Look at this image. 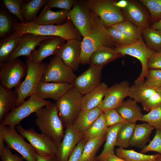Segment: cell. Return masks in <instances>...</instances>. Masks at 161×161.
<instances>
[{
  "label": "cell",
  "mask_w": 161,
  "mask_h": 161,
  "mask_svg": "<svg viewBox=\"0 0 161 161\" xmlns=\"http://www.w3.org/2000/svg\"><path fill=\"white\" fill-rule=\"evenodd\" d=\"M111 27L116 29L129 38L136 41L142 38L143 30L126 20Z\"/></svg>",
  "instance_id": "39"
},
{
  "label": "cell",
  "mask_w": 161,
  "mask_h": 161,
  "mask_svg": "<svg viewBox=\"0 0 161 161\" xmlns=\"http://www.w3.org/2000/svg\"><path fill=\"white\" fill-rule=\"evenodd\" d=\"M48 0H31L26 1L21 6L22 15L25 23L33 21L38 16V13L42 8L45 6Z\"/></svg>",
  "instance_id": "30"
},
{
  "label": "cell",
  "mask_w": 161,
  "mask_h": 161,
  "mask_svg": "<svg viewBox=\"0 0 161 161\" xmlns=\"http://www.w3.org/2000/svg\"><path fill=\"white\" fill-rule=\"evenodd\" d=\"M108 88V85L105 83H101L93 90L83 95L81 101V110L98 107L103 101Z\"/></svg>",
  "instance_id": "25"
},
{
  "label": "cell",
  "mask_w": 161,
  "mask_h": 161,
  "mask_svg": "<svg viewBox=\"0 0 161 161\" xmlns=\"http://www.w3.org/2000/svg\"><path fill=\"white\" fill-rule=\"evenodd\" d=\"M114 49L123 56L129 55L137 58L140 61L142 65V71L139 76L134 81V84L137 85L144 81L148 69L147 67L148 60L155 52L147 46L142 37L130 44L116 46Z\"/></svg>",
  "instance_id": "9"
},
{
  "label": "cell",
  "mask_w": 161,
  "mask_h": 161,
  "mask_svg": "<svg viewBox=\"0 0 161 161\" xmlns=\"http://www.w3.org/2000/svg\"><path fill=\"white\" fill-rule=\"evenodd\" d=\"M0 157L1 161H23L24 159L16 153L13 154L10 149L7 146L0 148Z\"/></svg>",
  "instance_id": "49"
},
{
  "label": "cell",
  "mask_w": 161,
  "mask_h": 161,
  "mask_svg": "<svg viewBox=\"0 0 161 161\" xmlns=\"http://www.w3.org/2000/svg\"><path fill=\"white\" fill-rule=\"evenodd\" d=\"M151 151L161 154V129H156L155 134L149 144L142 149L140 152L145 154Z\"/></svg>",
  "instance_id": "44"
},
{
  "label": "cell",
  "mask_w": 161,
  "mask_h": 161,
  "mask_svg": "<svg viewBox=\"0 0 161 161\" xmlns=\"http://www.w3.org/2000/svg\"><path fill=\"white\" fill-rule=\"evenodd\" d=\"M154 129L148 123L136 124L131 140V146L143 148L149 141L150 135Z\"/></svg>",
  "instance_id": "28"
},
{
  "label": "cell",
  "mask_w": 161,
  "mask_h": 161,
  "mask_svg": "<svg viewBox=\"0 0 161 161\" xmlns=\"http://www.w3.org/2000/svg\"><path fill=\"white\" fill-rule=\"evenodd\" d=\"M76 1L75 0H48L45 6L50 9L56 7L69 11Z\"/></svg>",
  "instance_id": "47"
},
{
  "label": "cell",
  "mask_w": 161,
  "mask_h": 161,
  "mask_svg": "<svg viewBox=\"0 0 161 161\" xmlns=\"http://www.w3.org/2000/svg\"><path fill=\"white\" fill-rule=\"evenodd\" d=\"M130 86L129 82L123 80L108 87L104 99L98 107L103 112L117 109L124 99L129 96Z\"/></svg>",
  "instance_id": "14"
},
{
  "label": "cell",
  "mask_w": 161,
  "mask_h": 161,
  "mask_svg": "<svg viewBox=\"0 0 161 161\" xmlns=\"http://www.w3.org/2000/svg\"><path fill=\"white\" fill-rule=\"evenodd\" d=\"M35 157L37 161H56L55 156L43 157L40 155L36 152L35 154Z\"/></svg>",
  "instance_id": "53"
},
{
  "label": "cell",
  "mask_w": 161,
  "mask_h": 161,
  "mask_svg": "<svg viewBox=\"0 0 161 161\" xmlns=\"http://www.w3.org/2000/svg\"><path fill=\"white\" fill-rule=\"evenodd\" d=\"M128 1L126 7L121 9L126 19L142 30L150 27V16L143 6L136 1Z\"/></svg>",
  "instance_id": "18"
},
{
  "label": "cell",
  "mask_w": 161,
  "mask_h": 161,
  "mask_svg": "<svg viewBox=\"0 0 161 161\" xmlns=\"http://www.w3.org/2000/svg\"><path fill=\"white\" fill-rule=\"evenodd\" d=\"M26 63L27 70L25 79L15 89L18 95L16 107L21 105L27 97L35 94L48 64V63L42 62L35 63L27 58H26Z\"/></svg>",
  "instance_id": "4"
},
{
  "label": "cell",
  "mask_w": 161,
  "mask_h": 161,
  "mask_svg": "<svg viewBox=\"0 0 161 161\" xmlns=\"http://www.w3.org/2000/svg\"><path fill=\"white\" fill-rule=\"evenodd\" d=\"M77 77L73 69L66 66L59 57L54 56L48 63L41 81L74 84Z\"/></svg>",
  "instance_id": "12"
},
{
  "label": "cell",
  "mask_w": 161,
  "mask_h": 161,
  "mask_svg": "<svg viewBox=\"0 0 161 161\" xmlns=\"http://www.w3.org/2000/svg\"><path fill=\"white\" fill-rule=\"evenodd\" d=\"M123 56L117 52L114 48L102 47L92 54L90 58L89 64L103 68L109 63Z\"/></svg>",
  "instance_id": "23"
},
{
  "label": "cell",
  "mask_w": 161,
  "mask_h": 161,
  "mask_svg": "<svg viewBox=\"0 0 161 161\" xmlns=\"http://www.w3.org/2000/svg\"><path fill=\"white\" fill-rule=\"evenodd\" d=\"M103 112L98 107L81 110L72 125L73 130L77 133L84 134Z\"/></svg>",
  "instance_id": "22"
},
{
  "label": "cell",
  "mask_w": 161,
  "mask_h": 161,
  "mask_svg": "<svg viewBox=\"0 0 161 161\" xmlns=\"http://www.w3.org/2000/svg\"><path fill=\"white\" fill-rule=\"evenodd\" d=\"M81 41L76 40L66 41L54 55L60 58L66 66L73 71L76 70L80 64Z\"/></svg>",
  "instance_id": "15"
},
{
  "label": "cell",
  "mask_w": 161,
  "mask_h": 161,
  "mask_svg": "<svg viewBox=\"0 0 161 161\" xmlns=\"http://www.w3.org/2000/svg\"><path fill=\"white\" fill-rule=\"evenodd\" d=\"M108 126L103 112L90 127L83 134V139L87 142L91 139L106 135Z\"/></svg>",
  "instance_id": "31"
},
{
  "label": "cell",
  "mask_w": 161,
  "mask_h": 161,
  "mask_svg": "<svg viewBox=\"0 0 161 161\" xmlns=\"http://www.w3.org/2000/svg\"><path fill=\"white\" fill-rule=\"evenodd\" d=\"M113 0L81 1L95 15L100 19L106 28L126 20L121 10Z\"/></svg>",
  "instance_id": "5"
},
{
  "label": "cell",
  "mask_w": 161,
  "mask_h": 161,
  "mask_svg": "<svg viewBox=\"0 0 161 161\" xmlns=\"http://www.w3.org/2000/svg\"><path fill=\"white\" fill-rule=\"evenodd\" d=\"M146 122L156 129H161V104L145 114L140 120Z\"/></svg>",
  "instance_id": "41"
},
{
  "label": "cell",
  "mask_w": 161,
  "mask_h": 161,
  "mask_svg": "<svg viewBox=\"0 0 161 161\" xmlns=\"http://www.w3.org/2000/svg\"><path fill=\"white\" fill-rule=\"evenodd\" d=\"M68 12L64 10L53 11L45 6L39 15L33 21L40 25L62 24L68 20L67 17Z\"/></svg>",
  "instance_id": "26"
},
{
  "label": "cell",
  "mask_w": 161,
  "mask_h": 161,
  "mask_svg": "<svg viewBox=\"0 0 161 161\" xmlns=\"http://www.w3.org/2000/svg\"><path fill=\"white\" fill-rule=\"evenodd\" d=\"M148 10L152 24L161 19V0H140Z\"/></svg>",
  "instance_id": "40"
},
{
  "label": "cell",
  "mask_w": 161,
  "mask_h": 161,
  "mask_svg": "<svg viewBox=\"0 0 161 161\" xmlns=\"http://www.w3.org/2000/svg\"><path fill=\"white\" fill-rule=\"evenodd\" d=\"M148 69H161V50L155 52L148 58L147 63Z\"/></svg>",
  "instance_id": "50"
},
{
  "label": "cell",
  "mask_w": 161,
  "mask_h": 161,
  "mask_svg": "<svg viewBox=\"0 0 161 161\" xmlns=\"http://www.w3.org/2000/svg\"><path fill=\"white\" fill-rule=\"evenodd\" d=\"M156 92L154 88L148 86L144 81L139 84H134L130 86L129 97L137 103H142Z\"/></svg>",
  "instance_id": "33"
},
{
  "label": "cell",
  "mask_w": 161,
  "mask_h": 161,
  "mask_svg": "<svg viewBox=\"0 0 161 161\" xmlns=\"http://www.w3.org/2000/svg\"><path fill=\"white\" fill-rule=\"evenodd\" d=\"M27 70L26 63L18 58L0 64V84L10 89L17 87L25 77Z\"/></svg>",
  "instance_id": "11"
},
{
  "label": "cell",
  "mask_w": 161,
  "mask_h": 161,
  "mask_svg": "<svg viewBox=\"0 0 161 161\" xmlns=\"http://www.w3.org/2000/svg\"><path fill=\"white\" fill-rule=\"evenodd\" d=\"M106 28L116 46H126L130 44L137 41L129 38L122 32L112 27Z\"/></svg>",
  "instance_id": "43"
},
{
  "label": "cell",
  "mask_w": 161,
  "mask_h": 161,
  "mask_svg": "<svg viewBox=\"0 0 161 161\" xmlns=\"http://www.w3.org/2000/svg\"><path fill=\"white\" fill-rule=\"evenodd\" d=\"M115 154L126 161H155L161 154L147 155L133 150H126L119 147L116 149Z\"/></svg>",
  "instance_id": "34"
},
{
  "label": "cell",
  "mask_w": 161,
  "mask_h": 161,
  "mask_svg": "<svg viewBox=\"0 0 161 161\" xmlns=\"http://www.w3.org/2000/svg\"><path fill=\"white\" fill-rule=\"evenodd\" d=\"M104 113L108 127L118 123L125 122L116 109L109 110L104 112Z\"/></svg>",
  "instance_id": "46"
},
{
  "label": "cell",
  "mask_w": 161,
  "mask_h": 161,
  "mask_svg": "<svg viewBox=\"0 0 161 161\" xmlns=\"http://www.w3.org/2000/svg\"><path fill=\"white\" fill-rule=\"evenodd\" d=\"M128 4V0H120L116 1L115 3V5L121 9L125 8Z\"/></svg>",
  "instance_id": "54"
},
{
  "label": "cell",
  "mask_w": 161,
  "mask_h": 161,
  "mask_svg": "<svg viewBox=\"0 0 161 161\" xmlns=\"http://www.w3.org/2000/svg\"><path fill=\"white\" fill-rule=\"evenodd\" d=\"M124 123H118L108 127L106 134V142L103 149L100 154L97 156V157H100L107 154H115L114 148L116 145L117 134Z\"/></svg>",
  "instance_id": "35"
},
{
  "label": "cell",
  "mask_w": 161,
  "mask_h": 161,
  "mask_svg": "<svg viewBox=\"0 0 161 161\" xmlns=\"http://www.w3.org/2000/svg\"><path fill=\"white\" fill-rule=\"evenodd\" d=\"M74 86L73 84L67 83L41 81L35 94L43 99L51 98L56 101Z\"/></svg>",
  "instance_id": "20"
},
{
  "label": "cell",
  "mask_w": 161,
  "mask_h": 161,
  "mask_svg": "<svg viewBox=\"0 0 161 161\" xmlns=\"http://www.w3.org/2000/svg\"><path fill=\"white\" fill-rule=\"evenodd\" d=\"M156 91L159 93L161 96V87L158 88L154 89Z\"/></svg>",
  "instance_id": "56"
},
{
  "label": "cell",
  "mask_w": 161,
  "mask_h": 161,
  "mask_svg": "<svg viewBox=\"0 0 161 161\" xmlns=\"http://www.w3.org/2000/svg\"><path fill=\"white\" fill-rule=\"evenodd\" d=\"M13 27L14 32L20 35L31 33L44 36L59 37L66 41L76 40L82 41L83 37L72 21L68 20L60 25H40L34 21L29 23L14 22Z\"/></svg>",
  "instance_id": "1"
},
{
  "label": "cell",
  "mask_w": 161,
  "mask_h": 161,
  "mask_svg": "<svg viewBox=\"0 0 161 161\" xmlns=\"http://www.w3.org/2000/svg\"><path fill=\"white\" fill-rule=\"evenodd\" d=\"M145 83L156 89L161 87V69H148Z\"/></svg>",
  "instance_id": "45"
},
{
  "label": "cell",
  "mask_w": 161,
  "mask_h": 161,
  "mask_svg": "<svg viewBox=\"0 0 161 161\" xmlns=\"http://www.w3.org/2000/svg\"><path fill=\"white\" fill-rule=\"evenodd\" d=\"M96 160L98 161H126L124 159L117 156L115 154H105L99 157L96 156Z\"/></svg>",
  "instance_id": "52"
},
{
  "label": "cell",
  "mask_w": 161,
  "mask_h": 161,
  "mask_svg": "<svg viewBox=\"0 0 161 161\" xmlns=\"http://www.w3.org/2000/svg\"><path fill=\"white\" fill-rule=\"evenodd\" d=\"M102 68L90 65L89 68L77 77L74 86L84 95L97 87L100 83Z\"/></svg>",
  "instance_id": "16"
},
{
  "label": "cell",
  "mask_w": 161,
  "mask_h": 161,
  "mask_svg": "<svg viewBox=\"0 0 161 161\" xmlns=\"http://www.w3.org/2000/svg\"><path fill=\"white\" fill-rule=\"evenodd\" d=\"M116 109L126 123H136L143 115L141 108L131 98L123 101Z\"/></svg>",
  "instance_id": "24"
},
{
  "label": "cell",
  "mask_w": 161,
  "mask_h": 161,
  "mask_svg": "<svg viewBox=\"0 0 161 161\" xmlns=\"http://www.w3.org/2000/svg\"><path fill=\"white\" fill-rule=\"evenodd\" d=\"M18 21L17 18L10 13L7 10L2 7L0 9V39L14 32L13 27L14 22Z\"/></svg>",
  "instance_id": "36"
},
{
  "label": "cell",
  "mask_w": 161,
  "mask_h": 161,
  "mask_svg": "<svg viewBox=\"0 0 161 161\" xmlns=\"http://www.w3.org/2000/svg\"><path fill=\"white\" fill-rule=\"evenodd\" d=\"M26 0H3L4 7L11 13L15 16L20 23H25L22 14L21 6Z\"/></svg>",
  "instance_id": "42"
},
{
  "label": "cell",
  "mask_w": 161,
  "mask_h": 161,
  "mask_svg": "<svg viewBox=\"0 0 161 161\" xmlns=\"http://www.w3.org/2000/svg\"><path fill=\"white\" fill-rule=\"evenodd\" d=\"M155 161H161V154L156 159Z\"/></svg>",
  "instance_id": "57"
},
{
  "label": "cell",
  "mask_w": 161,
  "mask_h": 161,
  "mask_svg": "<svg viewBox=\"0 0 161 161\" xmlns=\"http://www.w3.org/2000/svg\"><path fill=\"white\" fill-rule=\"evenodd\" d=\"M141 103L144 110L149 112L161 104V96L157 92Z\"/></svg>",
  "instance_id": "48"
},
{
  "label": "cell",
  "mask_w": 161,
  "mask_h": 161,
  "mask_svg": "<svg viewBox=\"0 0 161 161\" xmlns=\"http://www.w3.org/2000/svg\"><path fill=\"white\" fill-rule=\"evenodd\" d=\"M95 161H98V160H96H96Z\"/></svg>",
  "instance_id": "58"
},
{
  "label": "cell",
  "mask_w": 161,
  "mask_h": 161,
  "mask_svg": "<svg viewBox=\"0 0 161 161\" xmlns=\"http://www.w3.org/2000/svg\"><path fill=\"white\" fill-rule=\"evenodd\" d=\"M142 37L145 44L155 52L161 50V32L151 27L143 29Z\"/></svg>",
  "instance_id": "37"
},
{
  "label": "cell",
  "mask_w": 161,
  "mask_h": 161,
  "mask_svg": "<svg viewBox=\"0 0 161 161\" xmlns=\"http://www.w3.org/2000/svg\"><path fill=\"white\" fill-rule=\"evenodd\" d=\"M106 139V135L88 141L79 161H95L96 154Z\"/></svg>",
  "instance_id": "32"
},
{
  "label": "cell",
  "mask_w": 161,
  "mask_h": 161,
  "mask_svg": "<svg viewBox=\"0 0 161 161\" xmlns=\"http://www.w3.org/2000/svg\"><path fill=\"white\" fill-rule=\"evenodd\" d=\"M21 36L14 32L0 39V64L8 61L16 50Z\"/></svg>",
  "instance_id": "29"
},
{
  "label": "cell",
  "mask_w": 161,
  "mask_h": 161,
  "mask_svg": "<svg viewBox=\"0 0 161 161\" xmlns=\"http://www.w3.org/2000/svg\"><path fill=\"white\" fill-rule=\"evenodd\" d=\"M53 36H44L31 33H26L21 36L18 46L8 61L13 60L21 56L29 58L31 53L35 50L43 40Z\"/></svg>",
  "instance_id": "19"
},
{
  "label": "cell",
  "mask_w": 161,
  "mask_h": 161,
  "mask_svg": "<svg viewBox=\"0 0 161 161\" xmlns=\"http://www.w3.org/2000/svg\"><path fill=\"white\" fill-rule=\"evenodd\" d=\"M35 124L41 133L49 137L58 147L64 136V123L60 118L55 103H52L35 112Z\"/></svg>",
  "instance_id": "3"
},
{
  "label": "cell",
  "mask_w": 161,
  "mask_h": 161,
  "mask_svg": "<svg viewBox=\"0 0 161 161\" xmlns=\"http://www.w3.org/2000/svg\"><path fill=\"white\" fill-rule=\"evenodd\" d=\"M83 95L74 86L55 102L60 118L64 126L72 125L81 110Z\"/></svg>",
  "instance_id": "6"
},
{
  "label": "cell",
  "mask_w": 161,
  "mask_h": 161,
  "mask_svg": "<svg viewBox=\"0 0 161 161\" xmlns=\"http://www.w3.org/2000/svg\"><path fill=\"white\" fill-rule=\"evenodd\" d=\"M18 95L16 91L0 85V122L16 106Z\"/></svg>",
  "instance_id": "27"
},
{
  "label": "cell",
  "mask_w": 161,
  "mask_h": 161,
  "mask_svg": "<svg viewBox=\"0 0 161 161\" xmlns=\"http://www.w3.org/2000/svg\"><path fill=\"white\" fill-rule=\"evenodd\" d=\"M116 46L100 18L94 14L92 29L81 41L80 63L83 65L89 64L92 54L102 47L114 48Z\"/></svg>",
  "instance_id": "2"
},
{
  "label": "cell",
  "mask_w": 161,
  "mask_h": 161,
  "mask_svg": "<svg viewBox=\"0 0 161 161\" xmlns=\"http://www.w3.org/2000/svg\"><path fill=\"white\" fill-rule=\"evenodd\" d=\"M63 139L58 147L55 157L56 161H67L74 149L83 138V134L77 133L73 129L72 125H66Z\"/></svg>",
  "instance_id": "17"
},
{
  "label": "cell",
  "mask_w": 161,
  "mask_h": 161,
  "mask_svg": "<svg viewBox=\"0 0 161 161\" xmlns=\"http://www.w3.org/2000/svg\"><path fill=\"white\" fill-rule=\"evenodd\" d=\"M136 123H124L117 135L116 145L126 148L130 145V142Z\"/></svg>",
  "instance_id": "38"
},
{
  "label": "cell",
  "mask_w": 161,
  "mask_h": 161,
  "mask_svg": "<svg viewBox=\"0 0 161 161\" xmlns=\"http://www.w3.org/2000/svg\"><path fill=\"white\" fill-rule=\"evenodd\" d=\"M93 16V13L81 1H76L72 8L67 14L68 19L72 21L83 38L92 29Z\"/></svg>",
  "instance_id": "13"
},
{
  "label": "cell",
  "mask_w": 161,
  "mask_h": 161,
  "mask_svg": "<svg viewBox=\"0 0 161 161\" xmlns=\"http://www.w3.org/2000/svg\"><path fill=\"white\" fill-rule=\"evenodd\" d=\"M19 134L30 143L36 151L44 157H55L58 150V146L53 140L47 135L36 132L32 127L27 130L20 125L15 127Z\"/></svg>",
  "instance_id": "10"
},
{
  "label": "cell",
  "mask_w": 161,
  "mask_h": 161,
  "mask_svg": "<svg viewBox=\"0 0 161 161\" xmlns=\"http://www.w3.org/2000/svg\"><path fill=\"white\" fill-rule=\"evenodd\" d=\"M87 142L83 138L75 147L67 161H79L82 154L84 146Z\"/></svg>",
  "instance_id": "51"
},
{
  "label": "cell",
  "mask_w": 161,
  "mask_h": 161,
  "mask_svg": "<svg viewBox=\"0 0 161 161\" xmlns=\"http://www.w3.org/2000/svg\"><path fill=\"white\" fill-rule=\"evenodd\" d=\"M52 103L33 95L19 106L10 111L0 122V125L15 127L21 121L40 108Z\"/></svg>",
  "instance_id": "8"
},
{
  "label": "cell",
  "mask_w": 161,
  "mask_h": 161,
  "mask_svg": "<svg viewBox=\"0 0 161 161\" xmlns=\"http://www.w3.org/2000/svg\"><path fill=\"white\" fill-rule=\"evenodd\" d=\"M66 41L63 38L56 36L43 40L39 44L38 48L33 51L28 58L35 63H41L47 57L54 55Z\"/></svg>",
  "instance_id": "21"
},
{
  "label": "cell",
  "mask_w": 161,
  "mask_h": 161,
  "mask_svg": "<svg viewBox=\"0 0 161 161\" xmlns=\"http://www.w3.org/2000/svg\"><path fill=\"white\" fill-rule=\"evenodd\" d=\"M7 146L19 153L26 161H37L36 151L30 143L26 142L15 127L0 125V145Z\"/></svg>",
  "instance_id": "7"
},
{
  "label": "cell",
  "mask_w": 161,
  "mask_h": 161,
  "mask_svg": "<svg viewBox=\"0 0 161 161\" xmlns=\"http://www.w3.org/2000/svg\"><path fill=\"white\" fill-rule=\"evenodd\" d=\"M151 27L161 32V19L153 23Z\"/></svg>",
  "instance_id": "55"
}]
</instances>
